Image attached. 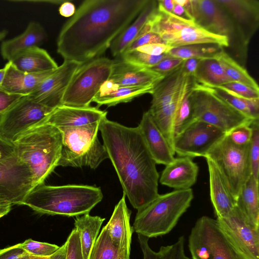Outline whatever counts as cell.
I'll return each mask as SVG.
<instances>
[{
    "mask_svg": "<svg viewBox=\"0 0 259 259\" xmlns=\"http://www.w3.org/2000/svg\"><path fill=\"white\" fill-rule=\"evenodd\" d=\"M103 197L99 187L80 185L53 186L42 183L32 189L21 205L41 214L76 217L89 213Z\"/></svg>",
    "mask_w": 259,
    "mask_h": 259,
    "instance_id": "3",
    "label": "cell"
},
{
    "mask_svg": "<svg viewBox=\"0 0 259 259\" xmlns=\"http://www.w3.org/2000/svg\"><path fill=\"white\" fill-rule=\"evenodd\" d=\"M13 144L20 160L29 168L35 187L44 183L60 158L62 135L55 126L40 124L27 131Z\"/></svg>",
    "mask_w": 259,
    "mask_h": 259,
    "instance_id": "4",
    "label": "cell"
},
{
    "mask_svg": "<svg viewBox=\"0 0 259 259\" xmlns=\"http://www.w3.org/2000/svg\"><path fill=\"white\" fill-rule=\"evenodd\" d=\"M10 64V62L8 61L4 68L0 69V85L3 82Z\"/></svg>",
    "mask_w": 259,
    "mask_h": 259,
    "instance_id": "59",
    "label": "cell"
},
{
    "mask_svg": "<svg viewBox=\"0 0 259 259\" xmlns=\"http://www.w3.org/2000/svg\"><path fill=\"white\" fill-rule=\"evenodd\" d=\"M10 62L15 68L26 73H40L54 70L58 67L49 53L39 47L28 49Z\"/></svg>",
    "mask_w": 259,
    "mask_h": 259,
    "instance_id": "30",
    "label": "cell"
},
{
    "mask_svg": "<svg viewBox=\"0 0 259 259\" xmlns=\"http://www.w3.org/2000/svg\"><path fill=\"white\" fill-rule=\"evenodd\" d=\"M49 257H41L30 255L27 259H48Z\"/></svg>",
    "mask_w": 259,
    "mask_h": 259,
    "instance_id": "62",
    "label": "cell"
},
{
    "mask_svg": "<svg viewBox=\"0 0 259 259\" xmlns=\"http://www.w3.org/2000/svg\"><path fill=\"white\" fill-rule=\"evenodd\" d=\"M184 8L189 19L213 34L227 37L229 47L246 56L233 23L216 0H188Z\"/></svg>",
    "mask_w": 259,
    "mask_h": 259,
    "instance_id": "12",
    "label": "cell"
},
{
    "mask_svg": "<svg viewBox=\"0 0 259 259\" xmlns=\"http://www.w3.org/2000/svg\"><path fill=\"white\" fill-rule=\"evenodd\" d=\"M216 220L241 259H259V228L249 224L236 206Z\"/></svg>",
    "mask_w": 259,
    "mask_h": 259,
    "instance_id": "14",
    "label": "cell"
},
{
    "mask_svg": "<svg viewBox=\"0 0 259 259\" xmlns=\"http://www.w3.org/2000/svg\"><path fill=\"white\" fill-rule=\"evenodd\" d=\"M249 145H236L226 134L204 157L210 159L217 167L236 199L251 176Z\"/></svg>",
    "mask_w": 259,
    "mask_h": 259,
    "instance_id": "8",
    "label": "cell"
},
{
    "mask_svg": "<svg viewBox=\"0 0 259 259\" xmlns=\"http://www.w3.org/2000/svg\"><path fill=\"white\" fill-rule=\"evenodd\" d=\"M223 49L213 45L196 44L171 48L166 54L171 57L183 60L192 58H205L214 57Z\"/></svg>",
    "mask_w": 259,
    "mask_h": 259,
    "instance_id": "39",
    "label": "cell"
},
{
    "mask_svg": "<svg viewBox=\"0 0 259 259\" xmlns=\"http://www.w3.org/2000/svg\"><path fill=\"white\" fill-rule=\"evenodd\" d=\"M12 205L9 202L0 200V219L10 211Z\"/></svg>",
    "mask_w": 259,
    "mask_h": 259,
    "instance_id": "56",
    "label": "cell"
},
{
    "mask_svg": "<svg viewBox=\"0 0 259 259\" xmlns=\"http://www.w3.org/2000/svg\"><path fill=\"white\" fill-rule=\"evenodd\" d=\"M67 256V245L66 242L51 256L49 257L48 259H66Z\"/></svg>",
    "mask_w": 259,
    "mask_h": 259,
    "instance_id": "55",
    "label": "cell"
},
{
    "mask_svg": "<svg viewBox=\"0 0 259 259\" xmlns=\"http://www.w3.org/2000/svg\"><path fill=\"white\" fill-rule=\"evenodd\" d=\"M174 4L184 7L188 3V0H173Z\"/></svg>",
    "mask_w": 259,
    "mask_h": 259,
    "instance_id": "60",
    "label": "cell"
},
{
    "mask_svg": "<svg viewBox=\"0 0 259 259\" xmlns=\"http://www.w3.org/2000/svg\"><path fill=\"white\" fill-rule=\"evenodd\" d=\"M23 96H24L9 93L0 90V114L6 112Z\"/></svg>",
    "mask_w": 259,
    "mask_h": 259,
    "instance_id": "50",
    "label": "cell"
},
{
    "mask_svg": "<svg viewBox=\"0 0 259 259\" xmlns=\"http://www.w3.org/2000/svg\"><path fill=\"white\" fill-rule=\"evenodd\" d=\"M10 62L0 90L7 93L28 96L55 69L40 73H26L18 70Z\"/></svg>",
    "mask_w": 259,
    "mask_h": 259,
    "instance_id": "27",
    "label": "cell"
},
{
    "mask_svg": "<svg viewBox=\"0 0 259 259\" xmlns=\"http://www.w3.org/2000/svg\"><path fill=\"white\" fill-rule=\"evenodd\" d=\"M226 134L205 122L195 120L174 140L173 150L179 156L204 157Z\"/></svg>",
    "mask_w": 259,
    "mask_h": 259,
    "instance_id": "16",
    "label": "cell"
},
{
    "mask_svg": "<svg viewBox=\"0 0 259 259\" xmlns=\"http://www.w3.org/2000/svg\"><path fill=\"white\" fill-rule=\"evenodd\" d=\"M192 90L186 95L176 111L173 126L175 137L195 120L190 98Z\"/></svg>",
    "mask_w": 259,
    "mask_h": 259,
    "instance_id": "40",
    "label": "cell"
},
{
    "mask_svg": "<svg viewBox=\"0 0 259 259\" xmlns=\"http://www.w3.org/2000/svg\"><path fill=\"white\" fill-rule=\"evenodd\" d=\"M236 206L252 226L259 228L258 181L252 176L242 187Z\"/></svg>",
    "mask_w": 259,
    "mask_h": 259,
    "instance_id": "32",
    "label": "cell"
},
{
    "mask_svg": "<svg viewBox=\"0 0 259 259\" xmlns=\"http://www.w3.org/2000/svg\"><path fill=\"white\" fill-rule=\"evenodd\" d=\"M258 119L250 124L252 134L249 145V155L251 167V176L258 181L259 176V125Z\"/></svg>",
    "mask_w": 259,
    "mask_h": 259,
    "instance_id": "42",
    "label": "cell"
},
{
    "mask_svg": "<svg viewBox=\"0 0 259 259\" xmlns=\"http://www.w3.org/2000/svg\"><path fill=\"white\" fill-rule=\"evenodd\" d=\"M148 0H86L62 27L57 52L81 64L100 57Z\"/></svg>",
    "mask_w": 259,
    "mask_h": 259,
    "instance_id": "1",
    "label": "cell"
},
{
    "mask_svg": "<svg viewBox=\"0 0 259 259\" xmlns=\"http://www.w3.org/2000/svg\"><path fill=\"white\" fill-rule=\"evenodd\" d=\"M154 85L119 87L108 79L102 85L93 102L96 103L98 106H112L128 102L143 95L151 94Z\"/></svg>",
    "mask_w": 259,
    "mask_h": 259,
    "instance_id": "28",
    "label": "cell"
},
{
    "mask_svg": "<svg viewBox=\"0 0 259 259\" xmlns=\"http://www.w3.org/2000/svg\"><path fill=\"white\" fill-rule=\"evenodd\" d=\"M192 259H241L217 220L199 218L188 238Z\"/></svg>",
    "mask_w": 259,
    "mask_h": 259,
    "instance_id": "11",
    "label": "cell"
},
{
    "mask_svg": "<svg viewBox=\"0 0 259 259\" xmlns=\"http://www.w3.org/2000/svg\"><path fill=\"white\" fill-rule=\"evenodd\" d=\"M100 121L58 128L62 135V145L58 166H88L96 169L109 158L104 146L97 137Z\"/></svg>",
    "mask_w": 259,
    "mask_h": 259,
    "instance_id": "7",
    "label": "cell"
},
{
    "mask_svg": "<svg viewBox=\"0 0 259 259\" xmlns=\"http://www.w3.org/2000/svg\"><path fill=\"white\" fill-rule=\"evenodd\" d=\"M114 60L94 59L80 65L74 72L62 100V105L85 107L110 76Z\"/></svg>",
    "mask_w": 259,
    "mask_h": 259,
    "instance_id": "10",
    "label": "cell"
},
{
    "mask_svg": "<svg viewBox=\"0 0 259 259\" xmlns=\"http://www.w3.org/2000/svg\"><path fill=\"white\" fill-rule=\"evenodd\" d=\"M171 48L164 44L156 43L142 46L135 50L148 55L159 56L166 54Z\"/></svg>",
    "mask_w": 259,
    "mask_h": 259,
    "instance_id": "51",
    "label": "cell"
},
{
    "mask_svg": "<svg viewBox=\"0 0 259 259\" xmlns=\"http://www.w3.org/2000/svg\"><path fill=\"white\" fill-rule=\"evenodd\" d=\"M156 43L164 44L161 37L157 34L149 32L135 39L123 52L135 50L142 46Z\"/></svg>",
    "mask_w": 259,
    "mask_h": 259,
    "instance_id": "48",
    "label": "cell"
},
{
    "mask_svg": "<svg viewBox=\"0 0 259 259\" xmlns=\"http://www.w3.org/2000/svg\"><path fill=\"white\" fill-rule=\"evenodd\" d=\"M30 255L20 246V243L0 249V259H27Z\"/></svg>",
    "mask_w": 259,
    "mask_h": 259,
    "instance_id": "49",
    "label": "cell"
},
{
    "mask_svg": "<svg viewBox=\"0 0 259 259\" xmlns=\"http://www.w3.org/2000/svg\"><path fill=\"white\" fill-rule=\"evenodd\" d=\"M169 56L167 54L153 56L133 50L123 52L117 58L133 64L150 68Z\"/></svg>",
    "mask_w": 259,
    "mask_h": 259,
    "instance_id": "41",
    "label": "cell"
},
{
    "mask_svg": "<svg viewBox=\"0 0 259 259\" xmlns=\"http://www.w3.org/2000/svg\"><path fill=\"white\" fill-rule=\"evenodd\" d=\"M34 187L29 167L16 153L0 159V200L21 205Z\"/></svg>",
    "mask_w": 259,
    "mask_h": 259,
    "instance_id": "15",
    "label": "cell"
},
{
    "mask_svg": "<svg viewBox=\"0 0 259 259\" xmlns=\"http://www.w3.org/2000/svg\"><path fill=\"white\" fill-rule=\"evenodd\" d=\"M131 210L125 202V195L115 206L112 214L104 226L113 243L122 252L130 256L133 232L130 224Z\"/></svg>",
    "mask_w": 259,
    "mask_h": 259,
    "instance_id": "23",
    "label": "cell"
},
{
    "mask_svg": "<svg viewBox=\"0 0 259 259\" xmlns=\"http://www.w3.org/2000/svg\"><path fill=\"white\" fill-rule=\"evenodd\" d=\"M193 77L185 72L183 63L165 74L154 86L149 110L159 109L174 102L182 94Z\"/></svg>",
    "mask_w": 259,
    "mask_h": 259,
    "instance_id": "20",
    "label": "cell"
},
{
    "mask_svg": "<svg viewBox=\"0 0 259 259\" xmlns=\"http://www.w3.org/2000/svg\"><path fill=\"white\" fill-rule=\"evenodd\" d=\"M233 23L243 49L247 46L259 26L257 0H216Z\"/></svg>",
    "mask_w": 259,
    "mask_h": 259,
    "instance_id": "17",
    "label": "cell"
},
{
    "mask_svg": "<svg viewBox=\"0 0 259 259\" xmlns=\"http://www.w3.org/2000/svg\"><path fill=\"white\" fill-rule=\"evenodd\" d=\"M47 37L44 28L39 23L30 22L22 33L2 43L1 54L4 59L10 61L28 49L39 47Z\"/></svg>",
    "mask_w": 259,
    "mask_h": 259,
    "instance_id": "26",
    "label": "cell"
},
{
    "mask_svg": "<svg viewBox=\"0 0 259 259\" xmlns=\"http://www.w3.org/2000/svg\"><path fill=\"white\" fill-rule=\"evenodd\" d=\"M209 174L210 200L217 218L227 217L236 206V199L230 192L214 163L205 158Z\"/></svg>",
    "mask_w": 259,
    "mask_h": 259,
    "instance_id": "25",
    "label": "cell"
},
{
    "mask_svg": "<svg viewBox=\"0 0 259 259\" xmlns=\"http://www.w3.org/2000/svg\"><path fill=\"white\" fill-rule=\"evenodd\" d=\"M183 61V60L179 58L169 56L149 68L160 74L164 75L179 67Z\"/></svg>",
    "mask_w": 259,
    "mask_h": 259,
    "instance_id": "47",
    "label": "cell"
},
{
    "mask_svg": "<svg viewBox=\"0 0 259 259\" xmlns=\"http://www.w3.org/2000/svg\"><path fill=\"white\" fill-rule=\"evenodd\" d=\"M157 6V1H148L135 20L111 43L109 49L113 56L118 58L139 36L146 23L156 11Z\"/></svg>",
    "mask_w": 259,
    "mask_h": 259,
    "instance_id": "29",
    "label": "cell"
},
{
    "mask_svg": "<svg viewBox=\"0 0 259 259\" xmlns=\"http://www.w3.org/2000/svg\"><path fill=\"white\" fill-rule=\"evenodd\" d=\"M157 1L166 11L172 12L174 6L173 0H158Z\"/></svg>",
    "mask_w": 259,
    "mask_h": 259,
    "instance_id": "58",
    "label": "cell"
},
{
    "mask_svg": "<svg viewBox=\"0 0 259 259\" xmlns=\"http://www.w3.org/2000/svg\"><path fill=\"white\" fill-rule=\"evenodd\" d=\"M89 259H130L112 242L104 227L92 249Z\"/></svg>",
    "mask_w": 259,
    "mask_h": 259,
    "instance_id": "38",
    "label": "cell"
},
{
    "mask_svg": "<svg viewBox=\"0 0 259 259\" xmlns=\"http://www.w3.org/2000/svg\"><path fill=\"white\" fill-rule=\"evenodd\" d=\"M75 11L74 5L68 1H65L62 3L59 9L60 14L65 17H72Z\"/></svg>",
    "mask_w": 259,
    "mask_h": 259,
    "instance_id": "54",
    "label": "cell"
},
{
    "mask_svg": "<svg viewBox=\"0 0 259 259\" xmlns=\"http://www.w3.org/2000/svg\"><path fill=\"white\" fill-rule=\"evenodd\" d=\"M216 58L221 63L230 81L238 82L259 91L258 84L245 68L232 58L224 49L217 54Z\"/></svg>",
    "mask_w": 259,
    "mask_h": 259,
    "instance_id": "37",
    "label": "cell"
},
{
    "mask_svg": "<svg viewBox=\"0 0 259 259\" xmlns=\"http://www.w3.org/2000/svg\"><path fill=\"white\" fill-rule=\"evenodd\" d=\"M190 98L195 120L212 125L226 134L241 125H250L254 120L196 81Z\"/></svg>",
    "mask_w": 259,
    "mask_h": 259,
    "instance_id": "9",
    "label": "cell"
},
{
    "mask_svg": "<svg viewBox=\"0 0 259 259\" xmlns=\"http://www.w3.org/2000/svg\"><path fill=\"white\" fill-rule=\"evenodd\" d=\"M193 197L191 188L159 194L138 210L132 226L133 232L148 238L168 234L190 206Z\"/></svg>",
    "mask_w": 259,
    "mask_h": 259,
    "instance_id": "5",
    "label": "cell"
},
{
    "mask_svg": "<svg viewBox=\"0 0 259 259\" xmlns=\"http://www.w3.org/2000/svg\"><path fill=\"white\" fill-rule=\"evenodd\" d=\"M99 131L123 194L133 207L141 209L159 195V175L138 126H125L102 119Z\"/></svg>",
    "mask_w": 259,
    "mask_h": 259,
    "instance_id": "2",
    "label": "cell"
},
{
    "mask_svg": "<svg viewBox=\"0 0 259 259\" xmlns=\"http://www.w3.org/2000/svg\"><path fill=\"white\" fill-rule=\"evenodd\" d=\"M54 109L23 96L6 112L0 114V136L13 143L21 135L38 125Z\"/></svg>",
    "mask_w": 259,
    "mask_h": 259,
    "instance_id": "13",
    "label": "cell"
},
{
    "mask_svg": "<svg viewBox=\"0 0 259 259\" xmlns=\"http://www.w3.org/2000/svg\"><path fill=\"white\" fill-rule=\"evenodd\" d=\"M148 238L138 234V240L143 253V259H192L187 256L184 250L185 238L179 237L171 245L162 246L158 251L153 250L150 247Z\"/></svg>",
    "mask_w": 259,
    "mask_h": 259,
    "instance_id": "36",
    "label": "cell"
},
{
    "mask_svg": "<svg viewBox=\"0 0 259 259\" xmlns=\"http://www.w3.org/2000/svg\"><path fill=\"white\" fill-rule=\"evenodd\" d=\"M252 134L250 125L238 126L229 133L227 136L230 141L238 146H245L250 144Z\"/></svg>",
    "mask_w": 259,
    "mask_h": 259,
    "instance_id": "44",
    "label": "cell"
},
{
    "mask_svg": "<svg viewBox=\"0 0 259 259\" xmlns=\"http://www.w3.org/2000/svg\"><path fill=\"white\" fill-rule=\"evenodd\" d=\"M194 77L197 83L206 87L221 86L230 81L216 56L201 59Z\"/></svg>",
    "mask_w": 259,
    "mask_h": 259,
    "instance_id": "34",
    "label": "cell"
},
{
    "mask_svg": "<svg viewBox=\"0 0 259 259\" xmlns=\"http://www.w3.org/2000/svg\"><path fill=\"white\" fill-rule=\"evenodd\" d=\"M8 33V31L7 30L4 29L0 31V41L6 37Z\"/></svg>",
    "mask_w": 259,
    "mask_h": 259,
    "instance_id": "61",
    "label": "cell"
},
{
    "mask_svg": "<svg viewBox=\"0 0 259 259\" xmlns=\"http://www.w3.org/2000/svg\"><path fill=\"white\" fill-rule=\"evenodd\" d=\"M198 171V166L192 158L179 156L165 165L159 182L175 190L190 189L196 182Z\"/></svg>",
    "mask_w": 259,
    "mask_h": 259,
    "instance_id": "22",
    "label": "cell"
},
{
    "mask_svg": "<svg viewBox=\"0 0 259 259\" xmlns=\"http://www.w3.org/2000/svg\"><path fill=\"white\" fill-rule=\"evenodd\" d=\"M200 59V58H192L184 60L183 66L185 72L189 75L194 77Z\"/></svg>",
    "mask_w": 259,
    "mask_h": 259,
    "instance_id": "53",
    "label": "cell"
},
{
    "mask_svg": "<svg viewBox=\"0 0 259 259\" xmlns=\"http://www.w3.org/2000/svg\"><path fill=\"white\" fill-rule=\"evenodd\" d=\"M172 13L178 16L189 19L185 9L180 5L174 4Z\"/></svg>",
    "mask_w": 259,
    "mask_h": 259,
    "instance_id": "57",
    "label": "cell"
},
{
    "mask_svg": "<svg viewBox=\"0 0 259 259\" xmlns=\"http://www.w3.org/2000/svg\"><path fill=\"white\" fill-rule=\"evenodd\" d=\"M107 112L98 107H77L61 105L53 110L39 124H50L58 128L84 125L100 121Z\"/></svg>",
    "mask_w": 259,
    "mask_h": 259,
    "instance_id": "19",
    "label": "cell"
},
{
    "mask_svg": "<svg viewBox=\"0 0 259 259\" xmlns=\"http://www.w3.org/2000/svg\"><path fill=\"white\" fill-rule=\"evenodd\" d=\"M164 75L149 68L133 64L117 58L114 60L109 80L119 87L149 86L154 85Z\"/></svg>",
    "mask_w": 259,
    "mask_h": 259,
    "instance_id": "21",
    "label": "cell"
},
{
    "mask_svg": "<svg viewBox=\"0 0 259 259\" xmlns=\"http://www.w3.org/2000/svg\"><path fill=\"white\" fill-rule=\"evenodd\" d=\"M243 98L248 99H259V91H257L244 84L229 81L220 86Z\"/></svg>",
    "mask_w": 259,
    "mask_h": 259,
    "instance_id": "45",
    "label": "cell"
},
{
    "mask_svg": "<svg viewBox=\"0 0 259 259\" xmlns=\"http://www.w3.org/2000/svg\"><path fill=\"white\" fill-rule=\"evenodd\" d=\"M195 83V80L193 77L182 94L170 104L157 110H148L154 123L163 135L172 150L175 138L173 126L175 114L185 97L192 89Z\"/></svg>",
    "mask_w": 259,
    "mask_h": 259,
    "instance_id": "31",
    "label": "cell"
},
{
    "mask_svg": "<svg viewBox=\"0 0 259 259\" xmlns=\"http://www.w3.org/2000/svg\"><path fill=\"white\" fill-rule=\"evenodd\" d=\"M81 63L64 60L28 97L46 107L55 109L62 105L66 89Z\"/></svg>",
    "mask_w": 259,
    "mask_h": 259,
    "instance_id": "18",
    "label": "cell"
},
{
    "mask_svg": "<svg viewBox=\"0 0 259 259\" xmlns=\"http://www.w3.org/2000/svg\"><path fill=\"white\" fill-rule=\"evenodd\" d=\"M15 153V146L0 136V159L5 158Z\"/></svg>",
    "mask_w": 259,
    "mask_h": 259,
    "instance_id": "52",
    "label": "cell"
},
{
    "mask_svg": "<svg viewBox=\"0 0 259 259\" xmlns=\"http://www.w3.org/2000/svg\"><path fill=\"white\" fill-rule=\"evenodd\" d=\"M138 126L156 163L166 165L171 162L175 153L148 111L143 113Z\"/></svg>",
    "mask_w": 259,
    "mask_h": 259,
    "instance_id": "24",
    "label": "cell"
},
{
    "mask_svg": "<svg viewBox=\"0 0 259 259\" xmlns=\"http://www.w3.org/2000/svg\"><path fill=\"white\" fill-rule=\"evenodd\" d=\"M20 246L29 254L41 257H50L60 247L55 244L34 241L31 239H28L20 243Z\"/></svg>",
    "mask_w": 259,
    "mask_h": 259,
    "instance_id": "43",
    "label": "cell"
},
{
    "mask_svg": "<svg viewBox=\"0 0 259 259\" xmlns=\"http://www.w3.org/2000/svg\"><path fill=\"white\" fill-rule=\"evenodd\" d=\"M105 220V218L99 216H92L89 213L75 217L74 229L79 234L83 259H89L100 228Z\"/></svg>",
    "mask_w": 259,
    "mask_h": 259,
    "instance_id": "33",
    "label": "cell"
},
{
    "mask_svg": "<svg viewBox=\"0 0 259 259\" xmlns=\"http://www.w3.org/2000/svg\"><path fill=\"white\" fill-rule=\"evenodd\" d=\"M148 23L150 31L157 34L164 44L172 48L196 44L213 45L223 48L229 47L227 37L213 34L193 20L166 11L158 3L157 10Z\"/></svg>",
    "mask_w": 259,
    "mask_h": 259,
    "instance_id": "6",
    "label": "cell"
},
{
    "mask_svg": "<svg viewBox=\"0 0 259 259\" xmlns=\"http://www.w3.org/2000/svg\"><path fill=\"white\" fill-rule=\"evenodd\" d=\"M204 87L246 116L259 119V99H246L220 86Z\"/></svg>",
    "mask_w": 259,
    "mask_h": 259,
    "instance_id": "35",
    "label": "cell"
},
{
    "mask_svg": "<svg viewBox=\"0 0 259 259\" xmlns=\"http://www.w3.org/2000/svg\"><path fill=\"white\" fill-rule=\"evenodd\" d=\"M65 242L67 245L66 259H83L79 234L75 229L72 230Z\"/></svg>",
    "mask_w": 259,
    "mask_h": 259,
    "instance_id": "46",
    "label": "cell"
}]
</instances>
